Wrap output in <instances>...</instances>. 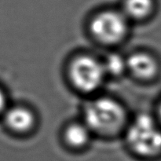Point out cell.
I'll list each match as a JSON object with an SVG mask.
<instances>
[{"label":"cell","mask_w":161,"mask_h":161,"mask_svg":"<svg viewBox=\"0 0 161 161\" xmlns=\"http://www.w3.org/2000/svg\"><path fill=\"white\" fill-rule=\"evenodd\" d=\"M7 108V98L4 91L0 87V115H3Z\"/></svg>","instance_id":"obj_10"},{"label":"cell","mask_w":161,"mask_h":161,"mask_svg":"<svg viewBox=\"0 0 161 161\" xmlns=\"http://www.w3.org/2000/svg\"><path fill=\"white\" fill-rule=\"evenodd\" d=\"M126 142L138 157L153 159L161 155V127L154 118L146 114L137 116L126 130Z\"/></svg>","instance_id":"obj_2"},{"label":"cell","mask_w":161,"mask_h":161,"mask_svg":"<svg viewBox=\"0 0 161 161\" xmlns=\"http://www.w3.org/2000/svg\"><path fill=\"white\" fill-rule=\"evenodd\" d=\"M92 134L84 123H74L64 130V139L71 148L83 149L88 145Z\"/></svg>","instance_id":"obj_7"},{"label":"cell","mask_w":161,"mask_h":161,"mask_svg":"<svg viewBox=\"0 0 161 161\" xmlns=\"http://www.w3.org/2000/svg\"><path fill=\"white\" fill-rule=\"evenodd\" d=\"M84 124L92 133L111 137L122 131L127 124L124 105L109 97H98L85 105Z\"/></svg>","instance_id":"obj_1"},{"label":"cell","mask_w":161,"mask_h":161,"mask_svg":"<svg viewBox=\"0 0 161 161\" xmlns=\"http://www.w3.org/2000/svg\"><path fill=\"white\" fill-rule=\"evenodd\" d=\"M154 0H125L123 13L127 19L144 20L154 10Z\"/></svg>","instance_id":"obj_8"},{"label":"cell","mask_w":161,"mask_h":161,"mask_svg":"<svg viewBox=\"0 0 161 161\" xmlns=\"http://www.w3.org/2000/svg\"><path fill=\"white\" fill-rule=\"evenodd\" d=\"M102 64L106 75L119 76L127 71V60L118 53H110Z\"/></svg>","instance_id":"obj_9"},{"label":"cell","mask_w":161,"mask_h":161,"mask_svg":"<svg viewBox=\"0 0 161 161\" xmlns=\"http://www.w3.org/2000/svg\"><path fill=\"white\" fill-rule=\"evenodd\" d=\"M158 114H159V118H160V123H161V104L160 105V107H159Z\"/></svg>","instance_id":"obj_11"},{"label":"cell","mask_w":161,"mask_h":161,"mask_svg":"<svg viewBox=\"0 0 161 161\" xmlns=\"http://www.w3.org/2000/svg\"><path fill=\"white\" fill-rule=\"evenodd\" d=\"M3 118L6 127L17 134L30 131L36 124L34 113L25 106H14L6 108L3 113Z\"/></svg>","instance_id":"obj_6"},{"label":"cell","mask_w":161,"mask_h":161,"mask_svg":"<svg viewBox=\"0 0 161 161\" xmlns=\"http://www.w3.org/2000/svg\"><path fill=\"white\" fill-rule=\"evenodd\" d=\"M69 76L75 89L92 93L102 86L107 75L102 61L90 55H80L70 62Z\"/></svg>","instance_id":"obj_3"},{"label":"cell","mask_w":161,"mask_h":161,"mask_svg":"<svg viewBox=\"0 0 161 161\" xmlns=\"http://www.w3.org/2000/svg\"><path fill=\"white\" fill-rule=\"evenodd\" d=\"M127 70L138 80H153L160 69L155 57L147 52H136L127 58Z\"/></svg>","instance_id":"obj_5"},{"label":"cell","mask_w":161,"mask_h":161,"mask_svg":"<svg viewBox=\"0 0 161 161\" xmlns=\"http://www.w3.org/2000/svg\"><path fill=\"white\" fill-rule=\"evenodd\" d=\"M93 37L105 45L122 42L128 31V19L123 12L105 10L94 16L90 23Z\"/></svg>","instance_id":"obj_4"}]
</instances>
